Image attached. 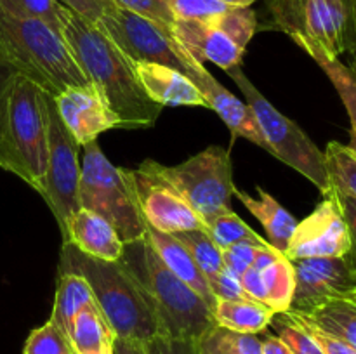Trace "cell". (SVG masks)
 <instances>
[{
  "label": "cell",
  "mask_w": 356,
  "mask_h": 354,
  "mask_svg": "<svg viewBox=\"0 0 356 354\" xmlns=\"http://www.w3.org/2000/svg\"><path fill=\"white\" fill-rule=\"evenodd\" d=\"M59 273H75L86 278L96 305L117 337L148 342L153 337L162 335L152 301L122 260L94 259L72 243H63Z\"/></svg>",
  "instance_id": "7a4b0ae2"
},
{
  "label": "cell",
  "mask_w": 356,
  "mask_h": 354,
  "mask_svg": "<svg viewBox=\"0 0 356 354\" xmlns=\"http://www.w3.org/2000/svg\"><path fill=\"white\" fill-rule=\"evenodd\" d=\"M113 328L96 304L87 305L73 319L70 340L75 354H115Z\"/></svg>",
  "instance_id": "cb8c5ba5"
},
{
  "label": "cell",
  "mask_w": 356,
  "mask_h": 354,
  "mask_svg": "<svg viewBox=\"0 0 356 354\" xmlns=\"http://www.w3.org/2000/svg\"><path fill=\"white\" fill-rule=\"evenodd\" d=\"M233 196L238 198L245 205L247 210L254 217L259 219V222L263 224L264 231L268 235L266 242L280 253L287 252L292 233H294L296 226H298L294 215L287 208L282 207L277 198L271 196L270 193H266L261 187H257V196H250V194L238 189H235Z\"/></svg>",
  "instance_id": "603a6c76"
},
{
  "label": "cell",
  "mask_w": 356,
  "mask_h": 354,
  "mask_svg": "<svg viewBox=\"0 0 356 354\" xmlns=\"http://www.w3.org/2000/svg\"><path fill=\"white\" fill-rule=\"evenodd\" d=\"M355 10H356V0H355Z\"/></svg>",
  "instance_id": "c3c4849f"
},
{
  "label": "cell",
  "mask_w": 356,
  "mask_h": 354,
  "mask_svg": "<svg viewBox=\"0 0 356 354\" xmlns=\"http://www.w3.org/2000/svg\"><path fill=\"white\" fill-rule=\"evenodd\" d=\"M120 260L145 288L162 326V335L198 340L214 328L211 307L193 288L170 273L146 236L127 243Z\"/></svg>",
  "instance_id": "5b68a950"
},
{
  "label": "cell",
  "mask_w": 356,
  "mask_h": 354,
  "mask_svg": "<svg viewBox=\"0 0 356 354\" xmlns=\"http://www.w3.org/2000/svg\"><path fill=\"white\" fill-rule=\"evenodd\" d=\"M138 194L139 207L146 224L162 233L205 231V224L197 212L162 176V163L145 160L138 169H127Z\"/></svg>",
  "instance_id": "4fadbf2b"
},
{
  "label": "cell",
  "mask_w": 356,
  "mask_h": 354,
  "mask_svg": "<svg viewBox=\"0 0 356 354\" xmlns=\"http://www.w3.org/2000/svg\"><path fill=\"white\" fill-rule=\"evenodd\" d=\"M59 3L66 7V9L73 10L79 16H82L83 19L90 21V23L96 24L99 21V17L103 16L104 10L113 7L115 3L111 0H58Z\"/></svg>",
  "instance_id": "60d3db41"
},
{
  "label": "cell",
  "mask_w": 356,
  "mask_h": 354,
  "mask_svg": "<svg viewBox=\"0 0 356 354\" xmlns=\"http://www.w3.org/2000/svg\"><path fill=\"white\" fill-rule=\"evenodd\" d=\"M309 58L315 59L316 65L325 71L346 108L351 121V141L348 148L356 155V71L351 66L344 65L341 59H330L318 54L309 56Z\"/></svg>",
  "instance_id": "4316f807"
},
{
  "label": "cell",
  "mask_w": 356,
  "mask_h": 354,
  "mask_svg": "<svg viewBox=\"0 0 356 354\" xmlns=\"http://www.w3.org/2000/svg\"><path fill=\"white\" fill-rule=\"evenodd\" d=\"M96 24L131 61L169 66L184 75L190 71L193 58L160 24L117 6L104 10Z\"/></svg>",
  "instance_id": "7c38bea8"
},
{
  "label": "cell",
  "mask_w": 356,
  "mask_h": 354,
  "mask_svg": "<svg viewBox=\"0 0 356 354\" xmlns=\"http://www.w3.org/2000/svg\"><path fill=\"white\" fill-rule=\"evenodd\" d=\"M61 37L90 85L118 117L122 128L155 125L163 106L146 94L136 73L134 61L97 24L65 9Z\"/></svg>",
  "instance_id": "6da1fadb"
},
{
  "label": "cell",
  "mask_w": 356,
  "mask_h": 354,
  "mask_svg": "<svg viewBox=\"0 0 356 354\" xmlns=\"http://www.w3.org/2000/svg\"><path fill=\"white\" fill-rule=\"evenodd\" d=\"M278 321H280V332L278 337L282 339V342L289 347L294 354H325V351L322 349L318 342L302 328L298 323L291 321L285 316L277 314Z\"/></svg>",
  "instance_id": "e575fe53"
},
{
  "label": "cell",
  "mask_w": 356,
  "mask_h": 354,
  "mask_svg": "<svg viewBox=\"0 0 356 354\" xmlns=\"http://www.w3.org/2000/svg\"><path fill=\"white\" fill-rule=\"evenodd\" d=\"M170 10L176 19H209L222 14L229 7L219 0H169Z\"/></svg>",
  "instance_id": "d590c367"
},
{
  "label": "cell",
  "mask_w": 356,
  "mask_h": 354,
  "mask_svg": "<svg viewBox=\"0 0 356 354\" xmlns=\"http://www.w3.org/2000/svg\"><path fill=\"white\" fill-rule=\"evenodd\" d=\"M228 75L235 80L238 89L245 96L247 104L252 108L264 141L268 144V153H271L275 158H278L291 169L302 174L325 196L332 189L329 170H327L325 153L308 137V134L294 120L282 115L261 94V90L243 73L242 66L228 69Z\"/></svg>",
  "instance_id": "ba28073f"
},
{
  "label": "cell",
  "mask_w": 356,
  "mask_h": 354,
  "mask_svg": "<svg viewBox=\"0 0 356 354\" xmlns=\"http://www.w3.org/2000/svg\"><path fill=\"white\" fill-rule=\"evenodd\" d=\"M350 235L346 222L330 193L316 205L315 210L298 222L287 246L289 260L313 257H344L350 253Z\"/></svg>",
  "instance_id": "5bb4252c"
},
{
  "label": "cell",
  "mask_w": 356,
  "mask_h": 354,
  "mask_svg": "<svg viewBox=\"0 0 356 354\" xmlns=\"http://www.w3.org/2000/svg\"><path fill=\"white\" fill-rule=\"evenodd\" d=\"M0 61L52 96L66 89H94L61 35L42 21L13 12L2 3Z\"/></svg>",
  "instance_id": "3957f363"
},
{
  "label": "cell",
  "mask_w": 356,
  "mask_h": 354,
  "mask_svg": "<svg viewBox=\"0 0 356 354\" xmlns=\"http://www.w3.org/2000/svg\"><path fill=\"white\" fill-rule=\"evenodd\" d=\"M337 201V207H339L341 214H343L344 222H346V228H348V235H350V253L348 255L351 257V260L355 262L356 266V198L351 196V194L343 193V191L332 189L329 191Z\"/></svg>",
  "instance_id": "ab89813d"
},
{
  "label": "cell",
  "mask_w": 356,
  "mask_h": 354,
  "mask_svg": "<svg viewBox=\"0 0 356 354\" xmlns=\"http://www.w3.org/2000/svg\"><path fill=\"white\" fill-rule=\"evenodd\" d=\"M63 243H72L86 255L108 262L120 260L125 246L106 219L86 208L75 212L68 221Z\"/></svg>",
  "instance_id": "d6986e66"
},
{
  "label": "cell",
  "mask_w": 356,
  "mask_h": 354,
  "mask_svg": "<svg viewBox=\"0 0 356 354\" xmlns=\"http://www.w3.org/2000/svg\"><path fill=\"white\" fill-rule=\"evenodd\" d=\"M200 354H263V340L254 333H240L216 325L198 339Z\"/></svg>",
  "instance_id": "83f0119b"
},
{
  "label": "cell",
  "mask_w": 356,
  "mask_h": 354,
  "mask_svg": "<svg viewBox=\"0 0 356 354\" xmlns=\"http://www.w3.org/2000/svg\"><path fill=\"white\" fill-rule=\"evenodd\" d=\"M259 248H263V246L247 242L228 246V248L222 250V262H225V267L229 273H233L235 276L240 278L249 267H252Z\"/></svg>",
  "instance_id": "8d00e7d4"
},
{
  "label": "cell",
  "mask_w": 356,
  "mask_h": 354,
  "mask_svg": "<svg viewBox=\"0 0 356 354\" xmlns=\"http://www.w3.org/2000/svg\"><path fill=\"white\" fill-rule=\"evenodd\" d=\"M42 89L14 75L0 97V169L42 189L47 167V121Z\"/></svg>",
  "instance_id": "277c9868"
},
{
  "label": "cell",
  "mask_w": 356,
  "mask_h": 354,
  "mask_svg": "<svg viewBox=\"0 0 356 354\" xmlns=\"http://www.w3.org/2000/svg\"><path fill=\"white\" fill-rule=\"evenodd\" d=\"M23 354H75L70 337L52 319L31 330Z\"/></svg>",
  "instance_id": "1f68e13d"
},
{
  "label": "cell",
  "mask_w": 356,
  "mask_h": 354,
  "mask_svg": "<svg viewBox=\"0 0 356 354\" xmlns=\"http://www.w3.org/2000/svg\"><path fill=\"white\" fill-rule=\"evenodd\" d=\"M174 236L186 246L188 252L191 253L197 266L200 267V271L209 281L221 273L222 267H225L222 250L216 245L207 231H183L174 233Z\"/></svg>",
  "instance_id": "f546056e"
},
{
  "label": "cell",
  "mask_w": 356,
  "mask_h": 354,
  "mask_svg": "<svg viewBox=\"0 0 356 354\" xmlns=\"http://www.w3.org/2000/svg\"><path fill=\"white\" fill-rule=\"evenodd\" d=\"M240 283L250 298L268 305L275 314L289 311L296 288L292 260L271 245L263 246L257 252L252 267L240 276Z\"/></svg>",
  "instance_id": "2e32d148"
},
{
  "label": "cell",
  "mask_w": 356,
  "mask_h": 354,
  "mask_svg": "<svg viewBox=\"0 0 356 354\" xmlns=\"http://www.w3.org/2000/svg\"><path fill=\"white\" fill-rule=\"evenodd\" d=\"M143 89L160 106L209 108L207 101L184 73L153 62H134Z\"/></svg>",
  "instance_id": "ffe728a7"
},
{
  "label": "cell",
  "mask_w": 356,
  "mask_h": 354,
  "mask_svg": "<svg viewBox=\"0 0 356 354\" xmlns=\"http://www.w3.org/2000/svg\"><path fill=\"white\" fill-rule=\"evenodd\" d=\"M205 231L209 233L216 245L221 250L228 248V246L236 245V243H256V245H270L266 239L261 238L247 222H243L238 215L233 210L222 212V214L216 215L212 221L205 224Z\"/></svg>",
  "instance_id": "f1b7e54d"
},
{
  "label": "cell",
  "mask_w": 356,
  "mask_h": 354,
  "mask_svg": "<svg viewBox=\"0 0 356 354\" xmlns=\"http://www.w3.org/2000/svg\"><path fill=\"white\" fill-rule=\"evenodd\" d=\"M323 153L332 187L356 198V155L337 141L329 142Z\"/></svg>",
  "instance_id": "4dcf8cb0"
},
{
  "label": "cell",
  "mask_w": 356,
  "mask_h": 354,
  "mask_svg": "<svg viewBox=\"0 0 356 354\" xmlns=\"http://www.w3.org/2000/svg\"><path fill=\"white\" fill-rule=\"evenodd\" d=\"M14 75H17V73L14 71L10 66H7L6 62L0 61V97H2L3 90H6L7 85H9V82L13 80Z\"/></svg>",
  "instance_id": "f6af8a7d"
},
{
  "label": "cell",
  "mask_w": 356,
  "mask_h": 354,
  "mask_svg": "<svg viewBox=\"0 0 356 354\" xmlns=\"http://www.w3.org/2000/svg\"><path fill=\"white\" fill-rule=\"evenodd\" d=\"M115 354H148V349H146L145 342L117 337L115 339Z\"/></svg>",
  "instance_id": "7bdbcfd3"
},
{
  "label": "cell",
  "mask_w": 356,
  "mask_h": 354,
  "mask_svg": "<svg viewBox=\"0 0 356 354\" xmlns=\"http://www.w3.org/2000/svg\"><path fill=\"white\" fill-rule=\"evenodd\" d=\"M186 76L200 90L204 99L207 101V106L221 117V120L228 125L233 134L247 139V141L254 142V144L261 146L268 151V144L263 137V132H261L256 115H254L252 108L249 104L242 103L238 97L233 96L225 85H221L211 75V71L202 62L195 61V59Z\"/></svg>",
  "instance_id": "ac0fdd59"
},
{
  "label": "cell",
  "mask_w": 356,
  "mask_h": 354,
  "mask_svg": "<svg viewBox=\"0 0 356 354\" xmlns=\"http://www.w3.org/2000/svg\"><path fill=\"white\" fill-rule=\"evenodd\" d=\"M284 314L296 321L315 326L356 349V287L325 298L306 311L289 309Z\"/></svg>",
  "instance_id": "44dd1931"
},
{
  "label": "cell",
  "mask_w": 356,
  "mask_h": 354,
  "mask_svg": "<svg viewBox=\"0 0 356 354\" xmlns=\"http://www.w3.org/2000/svg\"><path fill=\"white\" fill-rule=\"evenodd\" d=\"M350 56H351V65H350V66L356 71V47L353 49V51L350 52Z\"/></svg>",
  "instance_id": "7dc6e473"
},
{
  "label": "cell",
  "mask_w": 356,
  "mask_h": 354,
  "mask_svg": "<svg viewBox=\"0 0 356 354\" xmlns=\"http://www.w3.org/2000/svg\"><path fill=\"white\" fill-rule=\"evenodd\" d=\"M280 314L285 316L284 312H280ZM285 318L291 319V321H294V323H298V325H301L302 328H305L306 332H308L309 335H312L313 339H315L316 342L322 346V349L325 351V354H356V349L355 347H351L350 344L343 342V340L336 339V337L329 335V333L322 332V330L315 328V326H309V325H306V323L296 321V319L289 318V316H285Z\"/></svg>",
  "instance_id": "b9f144b4"
},
{
  "label": "cell",
  "mask_w": 356,
  "mask_h": 354,
  "mask_svg": "<svg viewBox=\"0 0 356 354\" xmlns=\"http://www.w3.org/2000/svg\"><path fill=\"white\" fill-rule=\"evenodd\" d=\"M54 97L59 118L79 146L97 141V135L120 127L117 115L94 89H66Z\"/></svg>",
  "instance_id": "e0dca14e"
},
{
  "label": "cell",
  "mask_w": 356,
  "mask_h": 354,
  "mask_svg": "<svg viewBox=\"0 0 356 354\" xmlns=\"http://www.w3.org/2000/svg\"><path fill=\"white\" fill-rule=\"evenodd\" d=\"M96 304L86 278L75 273H59L51 319L70 337L75 316L87 305Z\"/></svg>",
  "instance_id": "484cf974"
},
{
  "label": "cell",
  "mask_w": 356,
  "mask_h": 354,
  "mask_svg": "<svg viewBox=\"0 0 356 354\" xmlns=\"http://www.w3.org/2000/svg\"><path fill=\"white\" fill-rule=\"evenodd\" d=\"M145 344L148 354H200V346H198L197 339L156 335Z\"/></svg>",
  "instance_id": "74e56055"
},
{
  "label": "cell",
  "mask_w": 356,
  "mask_h": 354,
  "mask_svg": "<svg viewBox=\"0 0 356 354\" xmlns=\"http://www.w3.org/2000/svg\"><path fill=\"white\" fill-rule=\"evenodd\" d=\"M257 28V16L250 7H229L209 19H176L172 37L195 61L214 62L228 71L242 65Z\"/></svg>",
  "instance_id": "9c48e42d"
},
{
  "label": "cell",
  "mask_w": 356,
  "mask_h": 354,
  "mask_svg": "<svg viewBox=\"0 0 356 354\" xmlns=\"http://www.w3.org/2000/svg\"><path fill=\"white\" fill-rule=\"evenodd\" d=\"M80 208L106 219L124 245L146 236V221L127 169H118L104 156L97 141L83 146L79 184Z\"/></svg>",
  "instance_id": "52a82bcc"
},
{
  "label": "cell",
  "mask_w": 356,
  "mask_h": 354,
  "mask_svg": "<svg viewBox=\"0 0 356 354\" xmlns=\"http://www.w3.org/2000/svg\"><path fill=\"white\" fill-rule=\"evenodd\" d=\"M162 176L197 212L204 224L232 210L233 183L232 155L221 146H209L176 167H163Z\"/></svg>",
  "instance_id": "30bf717a"
},
{
  "label": "cell",
  "mask_w": 356,
  "mask_h": 354,
  "mask_svg": "<svg viewBox=\"0 0 356 354\" xmlns=\"http://www.w3.org/2000/svg\"><path fill=\"white\" fill-rule=\"evenodd\" d=\"M268 26L282 31L308 56L339 59L356 47L355 0H264Z\"/></svg>",
  "instance_id": "8992f818"
},
{
  "label": "cell",
  "mask_w": 356,
  "mask_h": 354,
  "mask_svg": "<svg viewBox=\"0 0 356 354\" xmlns=\"http://www.w3.org/2000/svg\"><path fill=\"white\" fill-rule=\"evenodd\" d=\"M209 285H211V290L214 294V297L221 298V301H254L242 288L240 278L229 273L226 267H222L221 273L212 278L209 281Z\"/></svg>",
  "instance_id": "f35d334b"
},
{
  "label": "cell",
  "mask_w": 356,
  "mask_h": 354,
  "mask_svg": "<svg viewBox=\"0 0 356 354\" xmlns=\"http://www.w3.org/2000/svg\"><path fill=\"white\" fill-rule=\"evenodd\" d=\"M219 2L228 7H250L256 0H219Z\"/></svg>",
  "instance_id": "bcb514c9"
},
{
  "label": "cell",
  "mask_w": 356,
  "mask_h": 354,
  "mask_svg": "<svg viewBox=\"0 0 356 354\" xmlns=\"http://www.w3.org/2000/svg\"><path fill=\"white\" fill-rule=\"evenodd\" d=\"M0 3L21 16L42 21L61 35L66 7L58 0H0Z\"/></svg>",
  "instance_id": "d6a6232c"
},
{
  "label": "cell",
  "mask_w": 356,
  "mask_h": 354,
  "mask_svg": "<svg viewBox=\"0 0 356 354\" xmlns=\"http://www.w3.org/2000/svg\"><path fill=\"white\" fill-rule=\"evenodd\" d=\"M212 316H214L218 326L233 330V332L257 335L270 326L277 314L268 305L257 301H221L218 298Z\"/></svg>",
  "instance_id": "d4e9b609"
},
{
  "label": "cell",
  "mask_w": 356,
  "mask_h": 354,
  "mask_svg": "<svg viewBox=\"0 0 356 354\" xmlns=\"http://www.w3.org/2000/svg\"><path fill=\"white\" fill-rule=\"evenodd\" d=\"M296 274L291 309L306 311L325 298L356 287V266L350 255L292 260Z\"/></svg>",
  "instance_id": "9a60e30c"
},
{
  "label": "cell",
  "mask_w": 356,
  "mask_h": 354,
  "mask_svg": "<svg viewBox=\"0 0 356 354\" xmlns=\"http://www.w3.org/2000/svg\"><path fill=\"white\" fill-rule=\"evenodd\" d=\"M263 354H294L284 342L280 337H268L263 340Z\"/></svg>",
  "instance_id": "ee69618b"
},
{
  "label": "cell",
  "mask_w": 356,
  "mask_h": 354,
  "mask_svg": "<svg viewBox=\"0 0 356 354\" xmlns=\"http://www.w3.org/2000/svg\"><path fill=\"white\" fill-rule=\"evenodd\" d=\"M111 2L120 9L131 10V12L139 14V16L160 24L172 33L176 17L170 10L169 0H111Z\"/></svg>",
  "instance_id": "836d02e7"
},
{
  "label": "cell",
  "mask_w": 356,
  "mask_h": 354,
  "mask_svg": "<svg viewBox=\"0 0 356 354\" xmlns=\"http://www.w3.org/2000/svg\"><path fill=\"white\" fill-rule=\"evenodd\" d=\"M45 121H47V167L42 189L38 194L51 208L58 221L61 235H65L68 221L80 210L79 184L82 165L79 162V148L75 139L65 127L56 110L54 97L42 92Z\"/></svg>",
  "instance_id": "8fae6325"
},
{
  "label": "cell",
  "mask_w": 356,
  "mask_h": 354,
  "mask_svg": "<svg viewBox=\"0 0 356 354\" xmlns=\"http://www.w3.org/2000/svg\"><path fill=\"white\" fill-rule=\"evenodd\" d=\"M146 238H148L149 245L153 246L156 255L169 267L170 273H174L188 287L193 288L204 298L205 304L211 307V311H214L218 298L214 297V294L211 290V285H209V280L202 273L200 267L197 266V262L193 260L191 253L188 252L186 246L174 235L156 231L152 226H146Z\"/></svg>",
  "instance_id": "7402d4cb"
}]
</instances>
